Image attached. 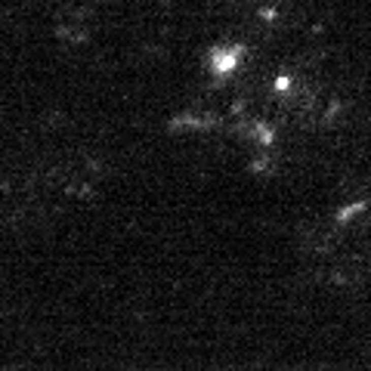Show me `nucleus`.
Segmentation results:
<instances>
[{"label":"nucleus","mask_w":371,"mask_h":371,"mask_svg":"<svg viewBox=\"0 0 371 371\" xmlns=\"http://www.w3.org/2000/svg\"><path fill=\"white\" fill-rule=\"evenodd\" d=\"M238 59H241V50H238V47H217V50L210 53L213 71H232V68L238 65Z\"/></svg>","instance_id":"f257e3e1"}]
</instances>
